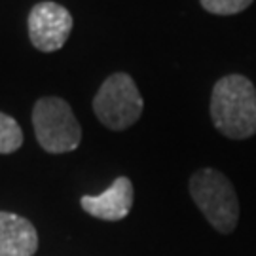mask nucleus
I'll return each mask as SVG.
<instances>
[{"label": "nucleus", "mask_w": 256, "mask_h": 256, "mask_svg": "<svg viewBox=\"0 0 256 256\" xmlns=\"http://www.w3.org/2000/svg\"><path fill=\"white\" fill-rule=\"evenodd\" d=\"M36 250L38 234L32 222L0 210V256H34Z\"/></svg>", "instance_id": "nucleus-7"}, {"label": "nucleus", "mask_w": 256, "mask_h": 256, "mask_svg": "<svg viewBox=\"0 0 256 256\" xmlns=\"http://www.w3.org/2000/svg\"><path fill=\"white\" fill-rule=\"evenodd\" d=\"M142 108V95L128 72L110 74L93 99L95 116L112 131H124L137 124Z\"/></svg>", "instance_id": "nucleus-3"}, {"label": "nucleus", "mask_w": 256, "mask_h": 256, "mask_svg": "<svg viewBox=\"0 0 256 256\" xmlns=\"http://www.w3.org/2000/svg\"><path fill=\"white\" fill-rule=\"evenodd\" d=\"M252 2L254 0H200L203 10L212 16H236L245 12Z\"/></svg>", "instance_id": "nucleus-9"}, {"label": "nucleus", "mask_w": 256, "mask_h": 256, "mask_svg": "<svg viewBox=\"0 0 256 256\" xmlns=\"http://www.w3.org/2000/svg\"><path fill=\"white\" fill-rule=\"evenodd\" d=\"M32 126L38 144L50 154H64L78 148L82 128L70 104L59 97H44L32 108Z\"/></svg>", "instance_id": "nucleus-4"}, {"label": "nucleus", "mask_w": 256, "mask_h": 256, "mask_svg": "<svg viewBox=\"0 0 256 256\" xmlns=\"http://www.w3.org/2000/svg\"><path fill=\"white\" fill-rule=\"evenodd\" d=\"M23 144V131L16 120L0 112V154H12Z\"/></svg>", "instance_id": "nucleus-8"}, {"label": "nucleus", "mask_w": 256, "mask_h": 256, "mask_svg": "<svg viewBox=\"0 0 256 256\" xmlns=\"http://www.w3.org/2000/svg\"><path fill=\"white\" fill-rule=\"evenodd\" d=\"M210 120L224 137L245 140L256 133V88L243 74L222 76L210 93Z\"/></svg>", "instance_id": "nucleus-1"}, {"label": "nucleus", "mask_w": 256, "mask_h": 256, "mask_svg": "<svg viewBox=\"0 0 256 256\" xmlns=\"http://www.w3.org/2000/svg\"><path fill=\"white\" fill-rule=\"evenodd\" d=\"M190 196L212 228L228 236L239 222V200L234 184L218 169L205 167L190 176Z\"/></svg>", "instance_id": "nucleus-2"}, {"label": "nucleus", "mask_w": 256, "mask_h": 256, "mask_svg": "<svg viewBox=\"0 0 256 256\" xmlns=\"http://www.w3.org/2000/svg\"><path fill=\"white\" fill-rule=\"evenodd\" d=\"M135 190L128 176H118L110 184L108 190H104L99 196H84L80 200L82 209L95 218L118 222L126 218L133 207Z\"/></svg>", "instance_id": "nucleus-6"}, {"label": "nucleus", "mask_w": 256, "mask_h": 256, "mask_svg": "<svg viewBox=\"0 0 256 256\" xmlns=\"http://www.w3.org/2000/svg\"><path fill=\"white\" fill-rule=\"evenodd\" d=\"M72 30L70 12L55 2H40L28 14V36L40 52H57Z\"/></svg>", "instance_id": "nucleus-5"}]
</instances>
